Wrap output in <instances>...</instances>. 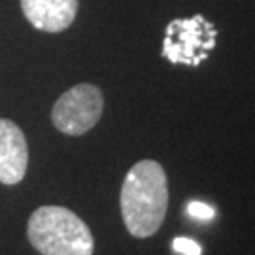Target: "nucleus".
I'll return each mask as SVG.
<instances>
[{
    "label": "nucleus",
    "mask_w": 255,
    "mask_h": 255,
    "mask_svg": "<svg viewBox=\"0 0 255 255\" xmlns=\"http://www.w3.org/2000/svg\"><path fill=\"white\" fill-rule=\"evenodd\" d=\"M119 202L125 227L132 237L155 235L168 208V182L163 166L151 159L132 164L121 185Z\"/></svg>",
    "instance_id": "nucleus-1"
},
{
    "label": "nucleus",
    "mask_w": 255,
    "mask_h": 255,
    "mask_svg": "<svg viewBox=\"0 0 255 255\" xmlns=\"http://www.w3.org/2000/svg\"><path fill=\"white\" fill-rule=\"evenodd\" d=\"M185 210H187V214H189L191 218L201 219V221H210V219L216 218V210L212 208L210 204H206V202H201V201L187 202Z\"/></svg>",
    "instance_id": "nucleus-7"
},
{
    "label": "nucleus",
    "mask_w": 255,
    "mask_h": 255,
    "mask_svg": "<svg viewBox=\"0 0 255 255\" xmlns=\"http://www.w3.org/2000/svg\"><path fill=\"white\" fill-rule=\"evenodd\" d=\"M172 250L176 254H182V255H201L202 254L201 244H197L191 238H183V237L174 238Z\"/></svg>",
    "instance_id": "nucleus-8"
},
{
    "label": "nucleus",
    "mask_w": 255,
    "mask_h": 255,
    "mask_svg": "<svg viewBox=\"0 0 255 255\" xmlns=\"http://www.w3.org/2000/svg\"><path fill=\"white\" fill-rule=\"evenodd\" d=\"M218 30L202 15L174 19L166 27L163 57L172 64L199 66L216 46Z\"/></svg>",
    "instance_id": "nucleus-3"
},
{
    "label": "nucleus",
    "mask_w": 255,
    "mask_h": 255,
    "mask_svg": "<svg viewBox=\"0 0 255 255\" xmlns=\"http://www.w3.org/2000/svg\"><path fill=\"white\" fill-rule=\"evenodd\" d=\"M30 244L42 255H93L95 240L80 216L64 206H40L27 225Z\"/></svg>",
    "instance_id": "nucleus-2"
},
{
    "label": "nucleus",
    "mask_w": 255,
    "mask_h": 255,
    "mask_svg": "<svg viewBox=\"0 0 255 255\" xmlns=\"http://www.w3.org/2000/svg\"><path fill=\"white\" fill-rule=\"evenodd\" d=\"M28 146L23 130L9 119H0V183L15 185L25 178Z\"/></svg>",
    "instance_id": "nucleus-5"
},
{
    "label": "nucleus",
    "mask_w": 255,
    "mask_h": 255,
    "mask_svg": "<svg viewBox=\"0 0 255 255\" xmlns=\"http://www.w3.org/2000/svg\"><path fill=\"white\" fill-rule=\"evenodd\" d=\"M27 21L44 32H63L78 13V0H21Z\"/></svg>",
    "instance_id": "nucleus-6"
},
{
    "label": "nucleus",
    "mask_w": 255,
    "mask_h": 255,
    "mask_svg": "<svg viewBox=\"0 0 255 255\" xmlns=\"http://www.w3.org/2000/svg\"><path fill=\"white\" fill-rule=\"evenodd\" d=\"M102 110L104 97L101 89L91 83H80L59 97L51 110V121L63 134L82 136L101 121Z\"/></svg>",
    "instance_id": "nucleus-4"
}]
</instances>
